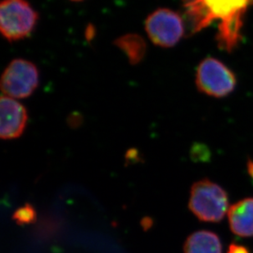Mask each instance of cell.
<instances>
[{
    "label": "cell",
    "instance_id": "cell-5",
    "mask_svg": "<svg viewBox=\"0 0 253 253\" xmlns=\"http://www.w3.org/2000/svg\"><path fill=\"white\" fill-rule=\"evenodd\" d=\"M144 27L153 44L162 48L174 47L184 35L181 16L169 8H158L148 15Z\"/></svg>",
    "mask_w": 253,
    "mask_h": 253
},
{
    "label": "cell",
    "instance_id": "cell-8",
    "mask_svg": "<svg viewBox=\"0 0 253 253\" xmlns=\"http://www.w3.org/2000/svg\"><path fill=\"white\" fill-rule=\"evenodd\" d=\"M229 227L234 234L249 238L253 236V198H244L229 208Z\"/></svg>",
    "mask_w": 253,
    "mask_h": 253
},
{
    "label": "cell",
    "instance_id": "cell-12",
    "mask_svg": "<svg viewBox=\"0 0 253 253\" xmlns=\"http://www.w3.org/2000/svg\"><path fill=\"white\" fill-rule=\"evenodd\" d=\"M227 253H250L249 249L244 245L240 244H232L228 249Z\"/></svg>",
    "mask_w": 253,
    "mask_h": 253
},
{
    "label": "cell",
    "instance_id": "cell-10",
    "mask_svg": "<svg viewBox=\"0 0 253 253\" xmlns=\"http://www.w3.org/2000/svg\"><path fill=\"white\" fill-rule=\"evenodd\" d=\"M115 45L122 50L131 65L139 64L145 57L147 44L142 36L137 34H126L114 41Z\"/></svg>",
    "mask_w": 253,
    "mask_h": 253
},
{
    "label": "cell",
    "instance_id": "cell-7",
    "mask_svg": "<svg viewBox=\"0 0 253 253\" xmlns=\"http://www.w3.org/2000/svg\"><path fill=\"white\" fill-rule=\"evenodd\" d=\"M28 112L17 99L2 95L0 101V137L9 140L19 138L27 127Z\"/></svg>",
    "mask_w": 253,
    "mask_h": 253
},
{
    "label": "cell",
    "instance_id": "cell-4",
    "mask_svg": "<svg viewBox=\"0 0 253 253\" xmlns=\"http://www.w3.org/2000/svg\"><path fill=\"white\" fill-rule=\"evenodd\" d=\"M39 84L38 68L33 62L22 58L12 60L1 78L3 95L14 99L29 98L38 88Z\"/></svg>",
    "mask_w": 253,
    "mask_h": 253
},
{
    "label": "cell",
    "instance_id": "cell-13",
    "mask_svg": "<svg viewBox=\"0 0 253 253\" xmlns=\"http://www.w3.org/2000/svg\"><path fill=\"white\" fill-rule=\"evenodd\" d=\"M248 169H249V173L250 176L253 178V161L249 160L248 163Z\"/></svg>",
    "mask_w": 253,
    "mask_h": 253
},
{
    "label": "cell",
    "instance_id": "cell-11",
    "mask_svg": "<svg viewBox=\"0 0 253 253\" xmlns=\"http://www.w3.org/2000/svg\"><path fill=\"white\" fill-rule=\"evenodd\" d=\"M35 218H36V212L32 207L28 204L23 208H20L13 215V219L21 225L32 222L35 220Z\"/></svg>",
    "mask_w": 253,
    "mask_h": 253
},
{
    "label": "cell",
    "instance_id": "cell-3",
    "mask_svg": "<svg viewBox=\"0 0 253 253\" xmlns=\"http://www.w3.org/2000/svg\"><path fill=\"white\" fill-rule=\"evenodd\" d=\"M39 13L27 0H2L0 4V31L8 42H17L32 35Z\"/></svg>",
    "mask_w": 253,
    "mask_h": 253
},
{
    "label": "cell",
    "instance_id": "cell-2",
    "mask_svg": "<svg viewBox=\"0 0 253 253\" xmlns=\"http://www.w3.org/2000/svg\"><path fill=\"white\" fill-rule=\"evenodd\" d=\"M189 208L202 221L220 222L229 211L228 194L214 182L202 179L192 186Z\"/></svg>",
    "mask_w": 253,
    "mask_h": 253
},
{
    "label": "cell",
    "instance_id": "cell-1",
    "mask_svg": "<svg viewBox=\"0 0 253 253\" xmlns=\"http://www.w3.org/2000/svg\"><path fill=\"white\" fill-rule=\"evenodd\" d=\"M253 0H184L183 7L191 26L198 32L220 20L216 36L218 44L231 52L241 40L243 19Z\"/></svg>",
    "mask_w": 253,
    "mask_h": 253
},
{
    "label": "cell",
    "instance_id": "cell-6",
    "mask_svg": "<svg viewBox=\"0 0 253 253\" xmlns=\"http://www.w3.org/2000/svg\"><path fill=\"white\" fill-rule=\"evenodd\" d=\"M198 90L214 98L229 95L236 86V77L219 60L208 57L198 65L196 73Z\"/></svg>",
    "mask_w": 253,
    "mask_h": 253
},
{
    "label": "cell",
    "instance_id": "cell-14",
    "mask_svg": "<svg viewBox=\"0 0 253 253\" xmlns=\"http://www.w3.org/2000/svg\"><path fill=\"white\" fill-rule=\"evenodd\" d=\"M71 1H73V2H81V1H83V0H71Z\"/></svg>",
    "mask_w": 253,
    "mask_h": 253
},
{
    "label": "cell",
    "instance_id": "cell-9",
    "mask_svg": "<svg viewBox=\"0 0 253 253\" xmlns=\"http://www.w3.org/2000/svg\"><path fill=\"white\" fill-rule=\"evenodd\" d=\"M184 253H222V245L217 234L208 230L192 234L186 239Z\"/></svg>",
    "mask_w": 253,
    "mask_h": 253
}]
</instances>
